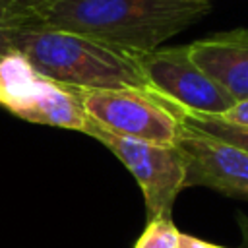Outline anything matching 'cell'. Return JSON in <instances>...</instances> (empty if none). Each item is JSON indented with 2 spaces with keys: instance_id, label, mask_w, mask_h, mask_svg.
Returning <instances> with one entry per match:
<instances>
[{
  "instance_id": "9c48e42d",
  "label": "cell",
  "mask_w": 248,
  "mask_h": 248,
  "mask_svg": "<svg viewBox=\"0 0 248 248\" xmlns=\"http://www.w3.org/2000/svg\"><path fill=\"white\" fill-rule=\"evenodd\" d=\"M172 108V107H170ZM180 120L182 126L190 128V130H196V132H202L205 136H211V138H217L221 141H229L244 151H248V130L244 128H236V126H231V124H225L223 120L211 116V114H200V112H186V110H176L172 108Z\"/></svg>"
},
{
  "instance_id": "8992f818",
  "label": "cell",
  "mask_w": 248,
  "mask_h": 248,
  "mask_svg": "<svg viewBox=\"0 0 248 248\" xmlns=\"http://www.w3.org/2000/svg\"><path fill=\"white\" fill-rule=\"evenodd\" d=\"M134 56L147 91L176 110L219 116L234 103L229 93L192 62L186 45L159 46Z\"/></svg>"
},
{
  "instance_id": "7c38bea8",
  "label": "cell",
  "mask_w": 248,
  "mask_h": 248,
  "mask_svg": "<svg viewBox=\"0 0 248 248\" xmlns=\"http://www.w3.org/2000/svg\"><path fill=\"white\" fill-rule=\"evenodd\" d=\"M215 118L223 120L225 124H231V126L248 130V97L246 99H240V101H234L232 107H229L223 114H219Z\"/></svg>"
},
{
  "instance_id": "8fae6325",
  "label": "cell",
  "mask_w": 248,
  "mask_h": 248,
  "mask_svg": "<svg viewBox=\"0 0 248 248\" xmlns=\"http://www.w3.org/2000/svg\"><path fill=\"white\" fill-rule=\"evenodd\" d=\"M29 12L19 10L14 0H0V60L14 52L12 35L25 21Z\"/></svg>"
},
{
  "instance_id": "9a60e30c",
  "label": "cell",
  "mask_w": 248,
  "mask_h": 248,
  "mask_svg": "<svg viewBox=\"0 0 248 248\" xmlns=\"http://www.w3.org/2000/svg\"><path fill=\"white\" fill-rule=\"evenodd\" d=\"M48 0H14V4L19 8V10H23V12H33V10H37L39 6H43V4H46Z\"/></svg>"
},
{
  "instance_id": "4fadbf2b",
  "label": "cell",
  "mask_w": 248,
  "mask_h": 248,
  "mask_svg": "<svg viewBox=\"0 0 248 248\" xmlns=\"http://www.w3.org/2000/svg\"><path fill=\"white\" fill-rule=\"evenodd\" d=\"M178 248H227V246L213 244V242H209V240H203V238H198V236H192V234H184V232H180Z\"/></svg>"
},
{
  "instance_id": "277c9868",
  "label": "cell",
  "mask_w": 248,
  "mask_h": 248,
  "mask_svg": "<svg viewBox=\"0 0 248 248\" xmlns=\"http://www.w3.org/2000/svg\"><path fill=\"white\" fill-rule=\"evenodd\" d=\"M85 114L101 128L157 145H176L182 124L176 112L149 91L134 87L76 89Z\"/></svg>"
},
{
  "instance_id": "ba28073f",
  "label": "cell",
  "mask_w": 248,
  "mask_h": 248,
  "mask_svg": "<svg viewBox=\"0 0 248 248\" xmlns=\"http://www.w3.org/2000/svg\"><path fill=\"white\" fill-rule=\"evenodd\" d=\"M186 46L192 62L232 101L248 97V29L213 33Z\"/></svg>"
},
{
  "instance_id": "5b68a950",
  "label": "cell",
  "mask_w": 248,
  "mask_h": 248,
  "mask_svg": "<svg viewBox=\"0 0 248 248\" xmlns=\"http://www.w3.org/2000/svg\"><path fill=\"white\" fill-rule=\"evenodd\" d=\"M85 134L101 141L132 172L145 200L147 219L170 217L180 190H184L186 161L176 145H157L132 138L116 136L101 128L91 118Z\"/></svg>"
},
{
  "instance_id": "6da1fadb",
  "label": "cell",
  "mask_w": 248,
  "mask_h": 248,
  "mask_svg": "<svg viewBox=\"0 0 248 248\" xmlns=\"http://www.w3.org/2000/svg\"><path fill=\"white\" fill-rule=\"evenodd\" d=\"M211 12L186 0H48L31 14L43 25L141 54L159 48Z\"/></svg>"
},
{
  "instance_id": "30bf717a",
  "label": "cell",
  "mask_w": 248,
  "mask_h": 248,
  "mask_svg": "<svg viewBox=\"0 0 248 248\" xmlns=\"http://www.w3.org/2000/svg\"><path fill=\"white\" fill-rule=\"evenodd\" d=\"M180 231L174 227L170 217L147 219V225L134 248H178Z\"/></svg>"
},
{
  "instance_id": "52a82bcc",
  "label": "cell",
  "mask_w": 248,
  "mask_h": 248,
  "mask_svg": "<svg viewBox=\"0 0 248 248\" xmlns=\"http://www.w3.org/2000/svg\"><path fill=\"white\" fill-rule=\"evenodd\" d=\"M176 147L186 161L184 188L207 186L229 198L248 200V151L186 126Z\"/></svg>"
},
{
  "instance_id": "5bb4252c",
  "label": "cell",
  "mask_w": 248,
  "mask_h": 248,
  "mask_svg": "<svg viewBox=\"0 0 248 248\" xmlns=\"http://www.w3.org/2000/svg\"><path fill=\"white\" fill-rule=\"evenodd\" d=\"M236 221H238V231H240V248H248V215L240 213Z\"/></svg>"
},
{
  "instance_id": "3957f363",
  "label": "cell",
  "mask_w": 248,
  "mask_h": 248,
  "mask_svg": "<svg viewBox=\"0 0 248 248\" xmlns=\"http://www.w3.org/2000/svg\"><path fill=\"white\" fill-rule=\"evenodd\" d=\"M0 107L27 122L83 134L89 120L72 87L41 76L16 50L0 60Z\"/></svg>"
},
{
  "instance_id": "2e32d148",
  "label": "cell",
  "mask_w": 248,
  "mask_h": 248,
  "mask_svg": "<svg viewBox=\"0 0 248 248\" xmlns=\"http://www.w3.org/2000/svg\"><path fill=\"white\" fill-rule=\"evenodd\" d=\"M186 2H209V0H186Z\"/></svg>"
},
{
  "instance_id": "7a4b0ae2",
  "label": "cell",
  "mask_w": 248,
  "mask_h": 248,
  "mask_svg": "<svg viewBox=\"0 0 248 248\" xmlns=\"http://www.w3.org/2000/svg\"><path fill=\"white\" fill-rule=\"evenodd\" d=\"M14 50L45 78L76 89L134 87L147 91L134 54L43 25L29 12L12 35Z\"/></svg>"
}]
</instances>
